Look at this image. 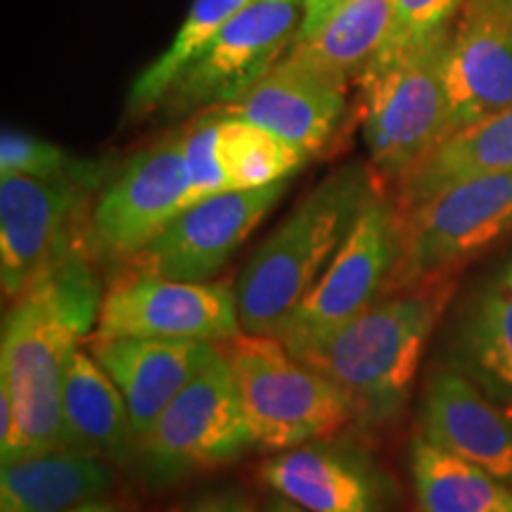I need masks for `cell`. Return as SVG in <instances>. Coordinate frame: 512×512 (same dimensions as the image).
Returning a JSON list of instances; mask_svg holds the SVG:
<instances>
[{
  "label": "cell",
  "instance_id": "d6986e66",
  "mask_svg": "<svg viewBox=\"0 0 512 512\" xmlns=\"http://www.w3.org/2000/svg\"><path fill=\"white\" fill-rule=\"evenodd\" d=\"M451 361L512 411V254L479 280L458 311Z\"/></svg>",
  "mask_w": 512,
  "mask_h": 512
},
{
  "label": "cell",
  "instance_id": "6da1fadb",
  "mask_svg": "<svg viewBox=\"0 0 512 512\" xmlns=\"http://www.w3.org/2000/svg\"><path fill=\"white\" fill-rule=\"evenodd\" d=\"M86 245L74 247L10 302L0 339V389L15 406L3 463L64 446L62 387L74 351L91 339L105 290Z\"/></svg>",
  "mask_w": 512,
  "mask_h": 512
},
{
  "label": "cell",
  "instance_id": "7a4b0ae2",
  "mask_svg": "<svg viewBox=\"0 0 512 512\" xmlns=\"http://www.w3.org/2000/svg\"><path fill=\"white\" fill-rule=\"evenodd\" d=\"M380 190L382 181L373 166L349 162L306 192L256 245L235 280L242 332L273 335L278 330L318 283Z\"/></svg>",
  "mask_w": 512,
  "mask_h": 512
},
{
  "label": "cell",
  "instance_id": "ffe728a7",
  "mask_svg": "<svg viewBox=\"0 0 512 512\" xmlns=\"http://www.w3.org/2000/svg\"><path fill=\"white\" fill-rule=\"evenodd\" d=\"M114 472L105 458L62 446L3 463L0 512H67L105 498Z\"/></svg>",
  "mask_w": 512,
  "mask_h": 512
},
{
  "label": "cell",
  "instance_id": "4fadbf2b",
  "mask_svg": "<svg viewBox=\"0 0 512 512\" xmlns=\"http://www.w3.org/2000/svg\"><path fill=\"white\" fill-rule=\"evenodd\" d=\"M285 190L287 181H278L266 188L228 190L195 202L126 261V273L183 283L214 280Z\"/></svg>",
  "mask_w": 512,
  "mask_h": 512
},
{
  "label": "cell",
  "instance_id": "9a60e30c",
  "mask_svg": "<svg viewBox=\"0 0 512 512\" xmlns=\"http://www.w3.org/2000/svg\"><path fill=\"white\" fill-rule=\"evenodd\" d=\"M446 86L451 136L512 105V0H465L448 38Z\"/></svg>",
  "mask_w": 512,
  "mask_h": 512
},
{
  "label": "cell",
  "instance_id": "7c38bea8",
  "mask_svg": "<svg viewBox=\"0 0 512 512\" xmlns=\"http://www.w3.org/2000/svg\"><path fill=\"white\" fill-rule=\"evenodd\" d=\"M240 332L238 294L228 280L183 283L124 273L105 292L91 339H197L221 347Z\"/></svg>",
  "mask_w": 512,
  "mask_h": 512
},
{
  "label": "cell",
  "instance_id": "ac0fdd59",
  "mask_svg": "<svg viewBox=\"0 0 512 512\" xmlns=\"http://www.w3.org/2000/svg\"><path fill=\"white\" fill-rule=\"evenodd\" d=\"M418 434L512 486V411L458 368L430 375Z\"/></svg>",
  "mask_w": 512,
  "mask_h": 512
},
{
  "label": "cell",
  "instance_id": "2e32d148",
  "mask_svg": "<svg viewBox=\"0 0 512 512\" xmlns=\"http://www.w3.org/2000/svg\"><path fill=\"white\" fill-rule=\"evenodd\" d=\"M349 83L332 79L285 53L264 79L221 110L275 133L313 157L347 117Z\"/></svg>",
  "mask_w": 512,
  "mask_h": 512
},
{
  "label": "cell",
  "instance_id": "30bf717a",
  "mask_svg": "<svg viewBox=\"0 0 512 512\" xmlns=\"http://www.w3.org/2000/svg\"><path fill=\"white\" fill-rule=\"evenodd\" d=\"M304 22V0H252L192 57L162 107L171 117L242 98L283 60Z\"/></svg>",
  "mask_w": 512,
  "mask_h": 512
},
{
  "label": "cell",
  "instance_id": "4316f807",
  "mask_svg": "<svg viewBox=\"0 0 512 512\" xmlns=\"http://www.w3.org/2000/svg\"><path fill=\"white\" fill-rule=\"evenodd\" d=\"M36 176V178H88L105 181V169L100 164L81 162L48 140L31 133L5 128L0 138V176Z\"/></svg>",
  "mask_w": 512,
  "mask_h": 512
},
{
  "label": "cell",
  "instance_id": "44dd1931",
  "mask_svg": "<svg viewBox=\"0 0 512 512\" xmlns=\"http://www.w3.org/2000/svg\"><path fill=\"white\" fill-rule=\"evenodd\" d=\"M64 446L105 460H133L136 434L119 387L88 349H76L62 387Z\"/></svg>",
  "mask_w": 512,
  "mask_h": 512
},
{
  "label": "cell",
  "instance_id": "8992f818",
  "mask_svg": "<svg viewBox=\"0 0 512 512\" xmlns=\"http://www.w3.org/2000/svg\"><path fill=\"white\" fill-rule=\"evenodd\" d=\"M256 448L238 384L226 356L216 358L159 415L136 444L140 475L152 486H171L219 470Z\"/></svg>",
  "mask_w": 512,
  "mask_h": 512
},
{
  "label": "cell",
  "instance_id": "1f68e13d",
  "mask_svg": "<svg viewBox=\"0 0 512 512\" xmlns=\"http://www.w3.org/2000/svg\"><path fill=\"white\" fill-rule=\"evenodd\" d=\"M67 512H126V508L117 501H107V498H98V501H88L83 505H76V508Z\"/></svg>",
  "mask_w": 512,
  "mask_h": 512
},
{
  "label": "cell",
  "instance_id": "277c9868",
  "mask_svg": "<svg viewBox=\"0 0 512 512\" xmlns=\"http://www.w3.org/2000/svg\"><path fill=\"white\" fill-rule=\"evenodd\" d=\"M451 27L377 53L358 79V117L370 166L399 183L451 136L446 50Z\"/></svg>",
  "mask_w": 512,
  "mask_h": 512
},
{
  "label": "cell",
  "instance_id": "e0dca14e",
  "mask_svg": "<svg viewBox=\"0 0 512 512\" xmlns=\"http://www.w3.org/2000/svg\"><path fill=\"white\" fill-rule=\"evenodd\" d=\"M86 344L124 396L136 444L164 408L221 356L216 344L197 339L119 337L88 339Z\"/></svg>",
  "mask_w": 512,
  "mask_h": 512
},
{
  "label": "cell",
  "instance_id": "9c48e42d",
  "mask_svg": "<svg viewBox=\"0 0 512 512\" xmlns=\"http://www.w3.org/2000/svg\"><path fill=\"white\" fill-rule=\"evenodd\" d=\"M88 178L0 176V287L15 302L74 247L86 245Z\"/></svg>",
  "mask_w": 512,
  "mask_h": 512
},
{
  "label": "cell",
  "instance_id": "52a82bcc",
  "mask_svg": "<svg viewBox=\"0 0 512 512\" xmlns=\"http://www.w3.org/2000/svg\"><path fill=\"white\" fill-rule=\"evenodd\" d=\"M401 256V211L394 197L380 190L358 216L318 283L278 325L273 337L294 356L323 342L392 290Z\"/></svg>",
  "mask_w": 512,
  "mask_h": 512
},
{
  "label": "cell",
  "instance_id": "8fae6325",
  "mask_svg": "<svg viewBox=\"0 0 512 512\" xmlns=\"http://www.w3.org/2000/svg\"><path fill=\"white\" fill-rule=\"evenodd\" d=\"M188 207L181 128L133 152L119 174L105 183L88 214V252L126 264Z\"/></svg>",
  "mask_w": 512,
  "mask_h": 512
},
{
  "label": "cell",
  "instance_id": "cb8c5ba5",
  "mask_svg": "<svg viewBox=\"0 0 512 512\" xmlns=\"http://www.w3.org/2000/svg\"><path fill=\"white\" fill-rule=\"evenodd\" d=\"M411 475L420 512H512V486L422 434L411 441Z\"/></svg>",
  "mask_w": 512,
  "mask_h": 512
},
{
  "label": "cell",
  "instance_id": "f1b7e54d",
  "mask_svg": "<svg viewBox=\"0 0 512 512\" xmlns=\"http://www.w3.org/2000/svg\"><path fill=\"white\" fill-rule=\"evenodd\" d=\"M465 0H396L389 34L380 53L403 48L420 38L451 27V19L463 10Z\"/></svg>",
  "mask_w": 512,
  "mask_h": 512
},
{
  "label": "cell",
  "instance_id": "603a6c76",
  "mask_svg": "<svg viewBox=\"0 0 512 512\" xmlns=\"http://www.w3.org/2000/svg\"><path fill=\"white\" fill-rule=\"evenodd\" d=\"M396 0H351L287 50L316 72L351 83L361 79L389 34Z\"/></svg>",
  "mask_w": 512,
  "mask_h": 512
},
{
  "label": "cell",
  "instance_id": "f546056e",
  "mask_svg": "<svg viewBox=\"0 0 512 512\" xmlns=\"http://www.w3.org/2000/svg\"><path fill=\"white\" fill-rule=\"evenodd\" d=\"M183 512H256V505L245 491L219 489L197 496L185 505Z\"/></svg>",
  "mask_w": 512,
  "mask_h": 512
},
{
  "label": "cell",
  "instance_id": "7402d4cb",
  "mask_svg": "<svg viewBox=\"0 0 512 512\" xmlns=\"http://www.w3.org/2000/svg\"><path fill=\"white\" fill-rule=\"evenodd\" d=\"M494 171H512V105L453 133L430 157L422 159L411 174L396 183V207L406 211L448 185Z\"/></svg>",
  "mask_w": 512,
  "mask_h": 512
},
{
  "label": "cell",
  "instance_id": "ba28073f",
  "mask_svg": "<svg viewBox=\"0 0 512 512\" xmlns=\"http://www.w3.org/2000/svg\"><path fill=\"white\" fill-rule=\"evenodd\" d=\"M401 219L403 256L392 290L444 278L512 235V171L448 185Z\"/></svg>",
  "mask_w": 512,
  "mask_h": 512
},
{
  "label": "cell",
  "instance_id": "5b68a950",
  "mask_svg": "<svg viewBox=\"0 0 512 512\" xmlns=\"http://www.w3.org/2000/svg\"><path fill=\"white\" fill-rule=\"evenodd\" d=\"M219 349L233 370L256 448L285 451L332 437L358 418L351 396L278 337L240 332Z\"/></svg>",
  "mask_w": 512,
  "mask_h": 512
},
{
  "label": "cell",
  "instance_id": "5bb4252c",
  "mask_svg": "<svg viewBox=\"0 0 512 512\" xmlns=\"http://www.w3.org/2000/svg\"><path fill=\"white\" fill-rule=\"evenodd\" d=\"M259 477L309 512H389L392 482L361 446L323 437L273 453Z\"/></svg>",
  "mask_w": 512,
  "mask_h": 512
},
{
  "label": "cell",
  "instance_id": "3957f363",
  "mask_svg": "<svg viewBox=\"0 0 512 512\" xmlns=\"http://www.w3.org/2000/svg\"><path fill=\"white\" fill-rule=\"evenodd\" d=\"M448 299L446 275L396 287L297 358L339 384L361 420H392L411 394Z\"/></svg>",
  "mask_w": 512,
  "mask_h": 512
},
{
  "label": "cell",
  "instance_id": "4dcf8cb0",
  "mask_svg": "<svg viewBox=\"0 0 512 512\" xmlns=\"http://www.w3.org/2000/svg\"><path fill=\"white\" fill-rule=\"evenodd\" d=\"M349 3L351 0H316L311 8L304 10V22H302V29H299L297 36L309 34V31L318 29L320 24L328 22V19L335 15L339 8H344V5H349Z\"/></svg>",
  "mask_w": 512,
  "mask_h": 512
},
{
  "label": "cell",
  "instance_id": "83f0119b",
  "mask_svg": "<svg viewBox=\"0 0 512 512\" xmlns=\"http://www.w3.org/2000/svg\"><path fill=\"white\" fill-rule=\"evenodd\" d=\"M221 107L197 112L183 128V159L190 185V207L211 195L228 192V176L221 159Z\"/></svg>",
  "mask_w": 512,
  "mask_h": 512
},
{
  "label": "cell",
  "instance_id": "d6a6232c",
  "mask_svg": "<svg viewBox=\"0 0 512 512\" xmlns=\"http://www.w3.org/2000/svg\"><path fill=\"white\" fill-rule=\"evenodd\" d=\"M264 512H309V510H304V508H299L297 503H292V501H287V498H273V501H268V505L264 508Z\"/></svg>",
  "mask_w": 512,
  "mask_h": 512
},
{
  "label": "cell",
  "instance_id": "484cf974",
  "mask_svg": "<svg viewBox=\"0 0 512 512\" xmlns=\"http://www.w3.org/2000/svg\"><path fill=\"white\" fill-rule=\"evenodd\" d=\"M221 159L230 190H256L290 181L311 157L266 128L223 112Z\"/></svg>",
  "mask_w": 512,
  "mask_h": 512
},
{
  "label": "cell",
  "instance_id": "d4e9b609",
  "mask_svg": "<svg viewBox=\"0 0 512 512\" xmlns=\"http://www.w3.org/2000/svg\"><path fill=\"white\" fill-rule=\"evenodd\" d=\"M247 3H252V0H195L183 27L176 31L171 46L133 81L126 105L128 119L145 117V114L162 107L171 86L188 67L192 57L200 53Z\"/></svg>",
  "mask_w": 512,
  "mask_h": 512
}]
</instances>
